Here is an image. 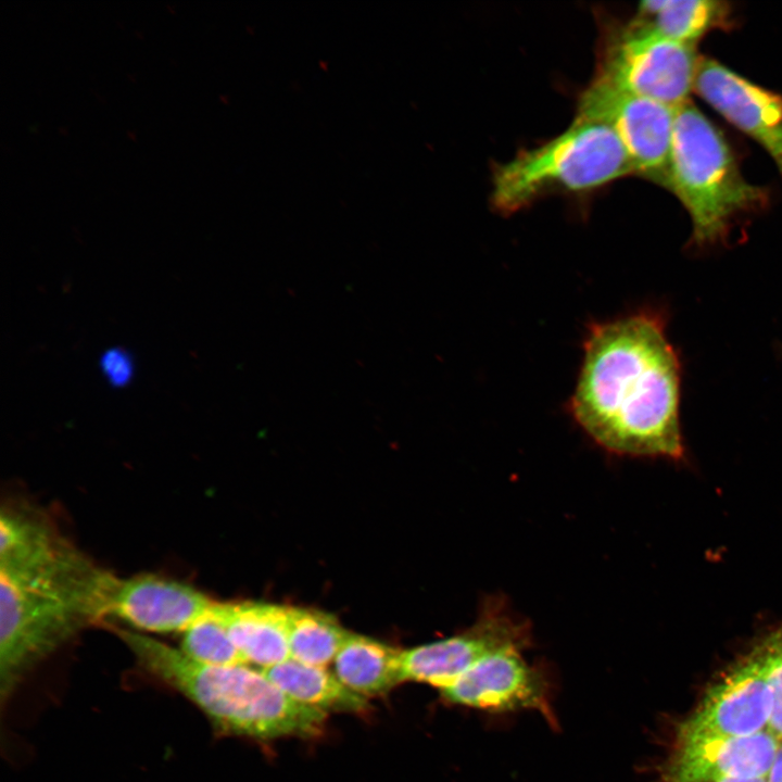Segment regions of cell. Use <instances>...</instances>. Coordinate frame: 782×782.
I'll list each match as a JSON object with an SVG mask.
<instances>
[{"label":"cell","instance_id":"cell-6","mask_svg":"<svg viewBox=\"0 0 782 782\" xmlns=\"http://www.w3.org/2000/svg\"><path fill=\"white\" fill-rule=\"evenodd\" d=\"M698 62L694 45L666 38L634 22L607 43L596 77L677 109L689 101Z\"/></svg>","mask_w":782,"mask_h":782},{"label":"cell","instance_id":"cell-10","mask_svg":"<svg viewBox=\"0 0 782 782\" xmlns=\"http://www.w3.org/2000/svg\"><path fill=\"white\" fill-rule=\"evenodd\" d=\"M770 707L762 663L754 647L712 685L697 709L679 726L676 739L749 736L766 729Z\"/></svg>","mask_w":782,"mask_h":782},{"label":"cell","instance_id":"cell-9","mask_svg":"<svg viewBox=\"0 0 782 782\" xmlns=\"http://www.w3.org/2000/svg\"><path fill=\"white\" fill-rule=\"evenodd\" d=\"M522 654L513 648L484 657L442 690L443 697L451 704L490 712L534 710L555 727L547 674Z\"/></svg>","mask_w":782,"mask_h":782},{"label":"cell","instance_id":"cell-11","mask_svg":"<svg viewBox=\"0 0 782 782\" xmlns=\"http://www.w3.org/2000/svg\"><path fill=\"white\" fill-rule=\"evenodd\" d=\"M694 90L729 123L757 141L782 173V96L712 59H699Z\"/></svg>","mask_w":782,"mask_h":782},{"label":"cell","instance_id":"cell-18","mask_svg":"<svg viewBox=\"0 0 782 782\" xmlns=\"http://www.w3.org/2000/svg\"><path fill=\"white\" fill-rule=\"evenodd\" d=\"M290 658L327 667L349 632L332 616L315 609L288 607Z\"/></svg>","mask_w":782,"mask_h":782},{"label":"cell","instance_id":"cell-17","mask_svg":"<svg viewBox=\"0 0 782 782\" xmlns=\"http://www.w3.org/2000/svg\"><path fill=\"white\" fill-rule=\"evenodd\" d=\"M636 23L666 38L694 45L730 16L727 2L716 0H649L640 3Z\"/></svg>","mask_w":782,"mask_h":782},{"label":"cell","instance_id":"cell-13","mask_svg":"<svg viewBox=\"0 0 782 782\" xmlns=\"http://www.w3.org/2000/svg\"><path fill=\"white\" fill-rule=\"evenodd\" d=\"M216 601L173 579L141 575L118 579L110 617L151 633L185 632L209 617Z\"/></svg>","mask_w":782,"mask_h":782},{"label":"cell","instance_id":"cell-19","mask_svg":"<svg viewBox=\"0 0 782 782\" xmlns=\"http://www.w3.org/2000/svg\"><path fill=\"white\" fill-rule=\"evenodd\" d=\"M214 608L215 605L209 617L184 632L181 652L189 658L206 665L232 666L247 664L232 642L225 623L215 614Z\"/></svg>","mask_w":782,"mask_h":782},{"label":"cell","instance_id":"cell-1","mask_svg":"<svg viewBox=\"0 0 782 782\" xmlns=\"http://www.w3.org/2000/svg\"><path fill=\"white\" fill-rule=\"evenodd\" d=\"M680 363L658 313L592 323L569 411L606 451L680 458Z\"/></svg>","mask_w":782,"mask_h":782},{"label":"cell","instance_id":"cell-3","mask_svg":"<svg viewBox=\"0 0 782 782\" xmlns=\"http://www.w3.org/2000/svg\"><path fill=\"white\" fill-rule=\"evenodd\" d=\"M119 638L141 668L189 698L218 732L262 741L314 737L324 729L326 712L292 701L262 669L202 664L135 631Z\"/></svg>","mask_w":782,"mask_h":782},{"label":"cell","instance_id":"cell-15","mask_svg":"<svg viewBox=\"0 0 782 782\" xmlns=\"http://www.w3.org/2000/svg\"><path fill=\"white\" fill-rule=\"evenodd\" d=\"M333 668L348 689L365 698L386 694L404 681L402 651L350 632L333 660Z\"/></svg>","mask_w":782,"mask_h":782},{"label":"cell","instance_id":"cell-22","mask_svg":"<svg viewBox=\"0 0 782 782\" xmlns=\"http://www.w3.org/2000/svg\"><path fill=\"white\" fill-rule=\"evenodd\" d=\"M767 782H782V743L779 746L774 762L767 777Z\"/></svg>","mask_w":782,"mask_h":782},{"label":"cell","instance_id":"cell-23","mask_svg":"<svg viewBox=\"0 0 782 782\" xmlns=\"http://www.w3.org/2000/svg\"><path fill=\"white\" fill-rule=\"evenodd\" d=\"M714 782H767L764 778H724Z\"/></svg>","mask_w":782,"mask_h":782},{"label":"cell","instance_id":"cell-20","mask_svg":"<svg viewBox=\"0 0 782 782\" xmlns=\"http://www.w3.org/2000/svg\"><path fill=\"white\" fill-rule=\"evenodd\" d=\"M758 652L770 693V715L766 727L782 743V626L755 646Z\"/></svg>","mask_w":782,"mask_h":782},{"label":"cell","instance_id":"cell-14","mask_svg":"<svg viewBox=\"0 0 782 782\" xmlns=\"http://www.w3.org/2000/svg\"><path fill=\"white\" fill-rule=\"evenodd\" d=\"M214 610L247 664L266 669L290 658L288 607L216 602Z\"/></svg>","mask_w":782,"mask_h":782},{"label":"cell","instance_id":"cell-12","mask_svg":"<svg viewBox=\"0 0 782 782\" xmlns=\"http://www.w3.org/2000/svg\"><path fill=\"white\" fill-rule=\"evenodd\" d=\"M779 745L768 731L749 736L676 739L659 782H714L724 778L767 780Z\"/></svg>","mask_w":782,"mask_h":782},{"label":"cell","instance_id":"cell-7","mask_svg":"<svg viewBox=\"0 0 782 782\" xmlns=\"http://www.w3.org/2000/svg\"><path fill=\"white\" fill-rule=\"evenodd\" d=\"M531 643L529 621L517 616L504 596H488L466 630L402 651L403 679L442 691L484 657L513 648L525 652Z\"/></svg>","mask_w":782,"mask_h":782},{"label":"cell","instance_id":"cell-5","mask_svg":"<svg viewBox=\"0 0 782 782\" xmlns=\"http://www.w3.org/2000/svg\"><path fill=\"white\" fill-rule=\"evenodd\" d=\"M629 174L631 161L611 127L576 116L555 138L496 166L491 200L513 213L550 192L588 191Z\"/></svg>","mask_w":782,"mask_h":782},{"label":"cell","instance_id":"cell-2","mask_svg":"<svg viewBox=\"0 0 782 782\" xmlns=\"http://www.w3.org/2000/svg\"><path fill=\"white\" fill-rule=\"evenodd\" d=\"M113 586L112 576L91 563L0 567L1 697L81 628L110 617Z\"/></svg>","mask_w":782,"mask_h":782},{"label":"cell","instance_id":"cell-21","mask_svg":"<svg viewBox=\"0 0 782 782\" xmlns=\"http://www.w3.org/2000/svg\"><path fill=\"white\" fill-rule=\"evenodd\" d=\"M100 368L105 380L115 388L128 384L134 376V361L129 352L114 346L105 350L100 357Z\"/></svg>","mask_w":782,"mask_h":782},{"label":"cell","instance_id":"cell-4","mask_svg":"<svg viewBox=\"0 0 782 782\" xmlns=\"http://www.w3.org/2000/svg\"><path fill=\"white\" fill-rule=\"evenodd\" d=\"M666 188L688 211L698 245L722 240L736 216L767 201L766 190L741 174L722 133L690 101L676 109Z\"/></svg>","mask_w":782,"mask_h":782},{"label":"cell","instance_id":"cell-8","mask_svg":"<svg viewBox=\"0 0 782 782\" xmlns=\"http://www.w3.org/2000/svg\"><path fill=\"white\" fill-rule=\"evenodd\" d=\"M577 116L611 127L634 174L667 187L676 108L595 77L580 97Z\"/></svg>","mask_w":782,"mask_h":782},{"label":"cell","instance_id":"cell-16","mask_svg":"<svg viewBox=\"0 0 782 782\" xmlns=\"http://www.w3.org/2000/svg\"><path fill=\"white\" fill-rule=\"evenodd\" d=\"M267 678L292 701L323 712H364L367 698L348 689L327 667L303 664L292 658L262 669Z\"/></svg>","mask_w":782,"mask_h":782}]
</instances>
